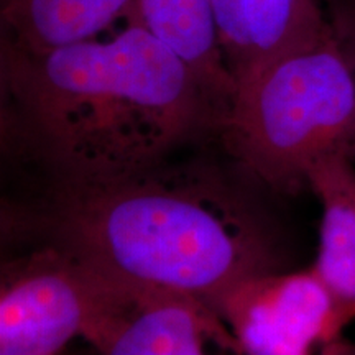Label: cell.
Segmentation results:
<instances>
[{"label":"cell","mask_w":355,"mask_h":355,"mask_svg":"<svg viewBox=\"0 0 355 355\" xmlns=\"http://www.w3.org/2000/svg\"><path fill=\"white\" fill-rule=\"evenodd\" d=\"M0 78L3 133L60 183L128 176L217 128L196 74L146 28L137 7L110 32L46 53L2 42Z\"/></svg>","instance_id":"1"},{"label":"cell","mask_w":355,"mask_h":355,"mask_svg":"<svg viewBox=\"0 0 355 355\" xmlns=\"http://www.w3.org/2000/svg\"><path fill=\"white\" fill-rule=\"evenodd\" d=\"M51 242L123 285L214 308L243 279L278 272L263 217L220 173L166 162L89 184L60 183Z\"/></svg>","instance_id":"2"},{"label":"cell","mask_w":355,"mask_h":355,"mask_svg":"<svg viewBox=\"0 0 355 355\" xmlns=\"http://www.w3.org/2000/svg\"><path fill=\"white\" fill-rule=\"evenodd\" d=\"M217 130L270 188L296 193L331 158L355 162V68L332 24L237 87Z\"/></svg>","instance_id":"3"},{"label":"cell","mask_w":355,"mask_h":355,"mask_svg":"<svg viewBox=\"0 0 355 355\" xmlns=\"http://www.w3.org/2000/svg\"><path fill=\"white\" fill-rule=\"evenodd\" d=\"M140 293L50 242L3 268L0 355H61L78 337L96 349Z\"/></svg>","instance_id":"4"},{"label":"cell","mask_w":355,"mask_h":355,"mask_svg":"<svg viewBox=\"0 0 355 355\" xmlns=\"http://www.w3.org/2000/svg\"><path fill=\"white\" fill-rule=\"evenodd\" d=\"M214 309L248 355H322L355 319L313 265L243 279Z\"/></svg>","instance_id":"5"},{"label":"cell","mask_w":355,"mask_h":355,"mask_svg":"<svg viewBox=\"0 0 355 355\" xmlns=\"http://www.w3.org/2000/svg\"><path fill=\"white\" fill-rule=\"evenodd\" d=\"M99 355H248L212 306L144 291L96 347Z\"/></svg>","instance_id":"6"},{"label":"cell","mask_w":355,"mask_h":355,"mask_svg":"<svg viewBox=\"0 0 355 355\" xmlns=\"http://www.w3.org/2000/svg\"><path fill=\"white\" fill-rule=\"evenodd\" d=\"M211 8L237 87L331 25L327 0H211Z\"/></svg>","instance_id":"7"},{"label":"cell","mask_w":355,"mask_h":355,"mask_svg":"<svg viewBox=\"0 0 355 355\" xmlns=\"http://www.w3.org/2000/svg\"><path fill=\"white\" fill-rule=\"evenodd\" d=\"M146 28L196 74L217 115V127L237 94L217 38L211 0H137Z\"/></svg>","instance_id":"8"},{"label":"cell","mask_w":355,"mask_h":355,"mask_svg":"<svg viewBox=\"0 0 355 355\" xmlns=\"http://www.w3.org/2000/svg\"><path fill=\"white\" fill-rule=\"evenodd\" d=\"M137 0H2V42L46 53L110 32Z\"/></svg>","instance_id":"9"},{"label":"cell","mask_w":355,"mask_h":355,"mask_svg":"<svg viewBox=\"0 0 355 355\" xmlns=\"http://www.w3.org/2000/svg\"><path fill=\"white\" fill-rule=\"evenodd\" d=\"M308 189L321 207L318 254L311 265L355 309V162L326 159L311 171Z\"/></svg>","instance_id":"10"},{"label":"cell","mask_w":355,"mask_h":355,"mask_svg":"<svg viewBox=\"0 0 355 355\" xmlns=\"http://www.w3.org/2000/svg\"><path fill=\"white\" fill-rule=\"evenodd\" d=\"M331 24L355 68V0H327Z\"/></svg>","instance_id":"11"},{"label":"cell","mask_w":355,"mask_h":355,"mask_svg":"<svg viewBox=\"0 0 355 355\" xmlns=\"http://www.w3.org/2000/svg\"><path fill=\"white\" fill-rule=\"evenodd\" d=\"M322 355H355V340L339 339L324 350Z\"/></svg>","instance_id":"12"}]
</instances>
